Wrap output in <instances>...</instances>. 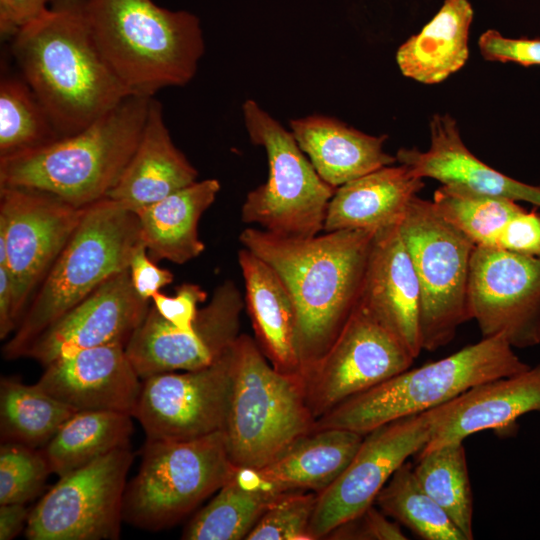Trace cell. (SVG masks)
I'll return each mask as SVG.
<instances>
[{
    "label": "cell",
    "instance_id": "obj_41",
    "mask_svg": "<svg viewBox=\"0 0 540 540\" xmlns=\"http://www.w3.org/2000/svg\"><path fill=\"white\" fill-rule=\"evenodd\" d=\"M478 46L482 56L489 61L540 65V39L506 38L490 29L480 36Z\"/></svg>",
    "mask_w": 540,
    "mask_h": 540
},
{
    "label": "cell",
    "instance_id": "obj_12",
    "mask_svg": "<svg viewBox=\"0 0 540 540\" xmlns=\"http://www.w3.org/2000/svg\"><path fill=\"white\" fill-rule=\"evenodd\" d=\"M415 358L359 300L324 356L304 375L307 405L322 415L410 368Z\"/></svg>",
    "mask_w": 540,
    "mask_h": 540
},
{
    "label": "cell",
    "instance_id": "obj_36",
    "mask_svg": "<svg viewBox=\"0 0 540 540\" xmlns=\"http://www.w3.org/2000/svg\"><path fill=\"white\" fill-rule=\"evenodd\" d=\"M432 202L439 214L476 246L493 248L508 221L524 210L512 199L451 185L439 187Z\"/></svg>",
    "mask_w": 540,
    "mask_h": 540
},
{
    "label": "cell",
    "instance_id": "obj_1",
    "mask_svg": "<svg viewBox=\"0 0 540 540\" xmlns=\"http://www.w3.org/2000/svg\"><path fill=\"white\" fill-rule=\"evenodd\" d=\"M375 231L345 229L306 238L245 228L239 241L280 277L292 299L304 375L330 348L361 292Z\"/></svg>",
    "mask_w": 540,
    "mask_h": 540
},
{
    "label": "cell",
    "instance_id": "obj_24",
    "mask_svg": "<svg viewBox=\"0 0 540 540\" xmlns=\"http://www.w3.org/2000/svg\"><path fill=\"white\" fill-rule=\"evenodd\" d=\"M245 286V304L255 341L279 372L302 379L296 346V317L292 299L277 273L246 248L238 251Z\"/></svg>",
    "mask_w": 540,
    "mask_h": 540
},
{
    "label": "cell",
    "instance_id": "obj_39",
    "mask_svg": "<svg viewBox=\"0 0 540 540\" xmlns=\"http://www.w3.org/2000/svg\"><path fill=\"white\" fill-rule=\"evenodd\" d=\"M374 504L333 529L326 539L342 540H406L398 522L390 520Z\"/></svg>",
    "mask_w": 540,
    "mask_h": 540
},
{
    "label": "cell",
    "instance_id": "obj_20",
    "mask_svg": "<svg viewBox=\"0 0 540 540\" xmlns=\"http://www.w3.org/2000/svg\"><path fill=\"white\" fill-rule=\"evenodd\" d=\"M399 226L375 233L359 303L389 329L416 359L422 351L420 290Z\"/></svg>",
    "mask_w": 540,
    "mask_h": 540
},
{
    "label": "cell",
    "instance_id": "obj_28",
    "mask_svg": "<svg viewBox=\"0 0 540 540\" xmlns=\"http://www.w3.org/2000/svg\"><path fill=\"white\" fill-rule=\"evenodd\" d=\"M364 436L341 428L317 429L257 471L276 493H320L345 470Z\"/></svg>",
    "mask_w": 540,
    "mask_h": 540
},
{
    "label": "cell",
    "instance_id": "obj_42",
    "mask_svg": "<svg viewBox=\"0 0 540 540\" xmlns=\"http://www.w3.org/2000/svg\"><path fill=\"white\" fill-rule=\"evenodd\" d=\"M496 248L514 253L540 257V213L524 209L503 228Z\"/></svg>",
    "mask_w": 540,
    "mask_h": 540
},
{
    "label": "cell",
    "instance_id": "obj_35",
    "mask_svg": "<svg viewBox=\"0 0 540 540\" xmlns=\"http://www.w3.org/2000/svg\"><path fill=\"white\" fill-rule=\"evenodd\" d=\"M59 137L47 111L20 76L0 81V158L47 145Z\"/></svg>",
    "mask_w": 540,
    "mask_h": 540
},
{
    "label": "cell",
    "instance_id": "obj_9",
    "mask_svg": "<svg viewBox=\"0 0 540 540\" xmlns=\"http://www.w3.org/2000/svg\"><path fill=\"white\" fill-rule=\"evenodd\" d=\"M242 111L249 138L265 149L269 166L267 181L246 196L242 221L284 237L318 235L336 188L319 176L291 131L254 100Z\"/></svg>",
    "mask_w": 540,
    "mask_h": 540
},
{
    "label": "cell",
    "instance_id": "obj_26",
    "mask_svg": "<svg viewBox=\"0 0 540 540\" xmlns=\"http://www.w3.org/2000/svg\"><path fill=\"white\" fill-rule=\"evenodd\" d=\"M291 133L319 176L334 188L397 162L384 151L387 136H372L328 116L290 121Z\"/></svg>",
    "mask_w": 540,
    "mask_h": 540
},
{
    "label": "cell",
    "instance_id": "obj_27",
    "mask_svg": "<svg viewBox=\"0 0 540 540\" xmlns=\"http://www.w3.org/2000/svg\"><path fill=\"white\" fill-rule=\"evenodd\" d=\"M220 187L216 179L195 181L135 211L141 241L152 261L164 259L184 264L204 251L198 224L202 214L215 201Z\"/></svg>",
    "mask_w": 540,
    "mask_h": 540
},
{
    "label": "cell",
    "instance_id": "obj_44",
    "mask_svg": "<svg viewBox=\"0 0 540 540\" xmlns=\"http://www.w3.org/2000/svg\"><path fill=\"white\" fill-rule=\"evenodd\" d=\"M54 0H0V32L12 37L22 26L42 14Z\"/></svg>",
    "mask_w": 540,
    "mask_h": 540
},
{
    "label": "cell",
    "instance_id": "obj_7",
    "mask_svg": "<svg viewBox=\"0 0 540 540\" xmlns=\"http://www.w3.org/2000/svg\"><path fill=\"white\" fill-rule=\"evenodd\" d=\"M303 380L277 371L255 339L233 348L232 386L224 429L236 467L262 468L315 429Z\"/></svg>",
    "mask_w": 540,
    "mask_h": 540
},
{
    "label": "cell",
    "instance_id": "obj_38",
    "mask_svg": "<svg viewBox=\"0 0 540 540\" xmlns=\"http://www.w3.org/2000/svg\"><path fill=\"white\" fill-rule=\"evenodd\" d=\"M317 494L312 491L281 494L269 505L246 540H313L309 525Z\"/></svg>",
    "mask_w": 540,
    "mask_h": 540
},
{
    "label": "cell",
    "instance_id": "obj_4",
    "mask_svg": "<svg viewBox=\"0 0 540 540\" xmlns=\"http://www.w3.org/2000/svg\"><path fill=\"white\" fill-rule=\"evenodd\" d=\"M95 42L130 95L154 97L188 84L205 51L200 21L152 0H88Z\"/></svg>",
    "mask_w": 540,
    "mask_h": 540
},
{
    "label": "cell",
    "instance_id": "obj_32",
    "mask_svg": "<svg viewBox=\"0 0 540 540\" xmlns=\"http://www.w3.org/2000/svg\"><path fill=\"white\" fill-rule=\"evenodd\" d=\"M76 411L60 402L36 383L3 377L0 383V427L2 442L42 448Z\"/></svg>",
    "mask_w": 540,
    "mask_h": 540
},
{
    "label": "cell",
    "instance_id": "obj_43",
    "mask_svg": "<svg viewBox=\"0 0 540 540\" xmlns=\"http://www.w3.org/2000/svg\"><path fill=\"white\" fill-rule=\"evenodd\" d=\"M128 269L135 291L146 301H151L154 294L169 285L174 279L172 272L158 267L156 262L149 258L146 246L142 241L136 246Z\"/></svg>",
    "mask_w": 540,
    "mask_h": 540
},
{
    "label": "cell",
    "instance_id": "obj_18",
    "mask_svg": "<svg viewBox=\"0 0 540 540\" xmlns=\"http://www.w3.org/2000/svg\"><path fill=\"white\" fill-rule=\"evenodd\" d=\"M149 303L137 294L129 269H125L46 328L24 357L45 367L58 357L79 350L108 344L126 346L145 318Z\"/></svg>",
    "mask_w": 540,
    "mask_h": 540
},
{
    "label": "cell",
    "instance_id": "obj_16",
    "mask_svg": "<svg viewBox=\"0 0 540 540\" xmlns=\"http://www.w3.org/2000/svg\"><path fill=\"white\" fill-rule=\"evenodd\" d=\"M233 348L234 345L205 368L164 372L142 379L134 417L141 423L147 440H192L224 431L232 386Z\"/></svg>",
    "mask_w": 540,
    "mask_h": 540
},
{
    "label": "cell",
    "instance_id": "obj_34",
    "mask_svg": "<svg viewBox=\"0 0 540 540\" xmlns=\"http://www.w3.org/2000/svg\"><path fill=\"white\" fill-rule=\"evenodd\" d=\"M374 504L422 539L466 540L447 513L419 484L413 466L407 461L393 473Z\"/></svg>",
    "mask_w": 540,
    "mask_h": 540
},
{
    "label": "cell",
    "instance_id": "obj_10",
    "mask_svg": "<svg viewBox=\"0 0 540 540\" xmlns=\"http://www.w3.org/2000/svg\"><path fill=\"white\" fill-rule=\"evenodd\" d=\"M399 227L419 284L422 350L432 352L450 343L470 320L468 278L476 245L432 201L418 196Z\"/></svg>",
    "mask_w": 540,
    "mask_h": 540
},
{
    "label": "cell",
    "instance_id": "obj_33",
    "mask_svg": "<svg viewBox=\"0 0 540 540\" xmlns=\"http://www.w3.org/2000/svg\"><path fill=\"white\" fill-rule=\"evenodd\" d=\"M413 468L422 488L447 513L466 540H472L473 495L463 442L420 451Z\"/></svg>",
    "mask_w": 540,
    "mask_h": 540
},
{
    "label": "cell",
    "instance_id": "obj_22",
    "mask_svg": "<svg viewBox=\"0 0 540 540\" xmlns=\"http://www.w3.org/2000/svg\"><path fill=\"white\" fill-rule=\"evenodd\" d=\"M430 137L426 151L399 149L395 156L397 162L422 179L432 178L442 185L540 206V186L508 177L478 159L464 144L456 121L450 115L433 116Z\"/></svg>",
    "mask_w": 540,
    "mask_h": 540
},
{
    "label": "cell",
    "instance_id": "obj_30",
    "mask_svg": "<svg viewBox=\"0 0 540 540\" xmlns=\"http://www.w3.org/2000/svg\"><path fill=\"white\" fill-rule=\"evenodd\" d=\"M280 495L264 482L256 469L236 467L211 501L187 523L182 539H246L269 505Z\"/></svg>",
    "mask_w": 540,
    "mask_h": 540
},
{
    "label": "cell",
    "instance_id": "obj_45",
    "mask_svg": "<svg viewBox=\"0 0 540 540\" xmlns=\"http://www.w3.org/2000/svg\"><path fill=\"white\" fill-rule=\"evenodd\" d=\"M17 326L13 283L8 267L0 265V338H6Z\"/></svg>",
    "mask_w": 540,
    "mask_h": 540
},
{
    "label": "cell",
    "instance_id": "obj_21",
    "mask_svg": "<svg viewBox=\"0 0 540 540\" xmlns=\"http://www.w3.org/2000/svg\"><path fill=\"white\" fill-rule=\"evenodd\" d=\"M433 412L431 437L421 451L463 442L485 430L511 428L521 416L540 412V363L476 385Z\"/></svg>",
    "mask_w": 540,
    "mask_h": 540
},
{
    "label": "cell",
    "instance_id": "obj_29",
    "mask_svg": "<svg viewBox=\"0 0 540 540\" xmlns=\"http://www.w3.org/2000/svg\"><path fill=\"white\" fill-rule=\"evenodd\" d=\"M472 19L468 0H445L432 20L399 47L396 61L402 74L436 84L462 68L469 55Z\"/></svg>",
    "mask_w": 540,
    "mask_h": 540
},
{
    "label": "cell",
    "instance_id": "obj_46",
    "mask_svg": "<svg viewBox=\"0 0 540 540\" xmlns=\"http://www.w3.org/2000/svg\"><path fill=\"white\" fill-rule=\"evenodd\" d=\"M30 511L25 504H0V539L11 540L26 527Z\"/></svg>",
    "mask_w": 540,
    "mask_h": 540
},
{
    "label": "cell",
    "instance_id": "obj_31",
    "mask_svg": "<svg viewBox=\"0 0 540 540\" xmlns=\"http://www.w3.org/2000/svg\"><path fill=\"white\" fill-rule=\"evenodd\" d=\"M132 415L115 411L73 414L41 449L59 477L129 445Z\"/></svg>",
    "mask_w": 540,
    "mask_h": 540
},
{
    "label": "cell",
    "instance_id": "obj_25",
    "mask_svg": "<svg viewBox=\"0 0 540 540\" xmlns=\"http://www.w3.org/2000/svg\"><path fill=\"white\" fill-rule=\"evenodd\" d=\"M423 179L405 165H389L336 188L327 207L323 231H379L401 224Z\"/></svg>",
    "mask_w": 540,
    "mask_h": 540
},
{
    "label": "cell",
    "instance_id": "obj_19",
    "mask_svg": "<svg viewBox=\"0 0 540 540\" xmlns=\"http://www.w3.org/2000/svg\"><path fill=\"white\" fill-rule=\"evenodd\" d=\"M125 345L108 344L58 357L36 383L79 411H115L134 417L141 384Z\"/></svg>",
    "mask_w": 540,
    "mask_h": 540
},
{
    "label": "cell",
    "instance_id": "obj_8",
    "mask_svg": "<svg viewBox=\"0 0 540 540\" xmlns=\"http://www.w3.org/2000/svg\"><path fill=\"white\" fill-rule=\"evenodd\" d=\"M224 431L183 441L146 440L127 484L123 521L149 531L175 525L217 492L235 470Z\"/></svg>",
    "mask_w": 540,
    "mask_h": 540
},
{
    "label": "cell",
    "instance_id": "obj_3",
    "mask_svg": "<svg viewBox=\"0 0 540 540\" xmlns=\"http://www.w3.org/2000/svg\"><path fill=\"white\" fill-rule=\"evenodd\" d=\"M151 99L129 95L73 135L0 158V187L40 190L76 208L107 198L139 143Z\"/></svg>",
    "mask_w": 540,
    "mask_h": 540
},
{
    "label": "cell",
    "instance_id": "obj_6",
    "mask_svg": "<svg viewBox=\"0 0 540 540\" xmlns=\"http://www.w3.org/2000/svg\"><path fill=\"white\" fill-rule=\"evenodd\" d=\"M502 335L482 338L459 351L408 368L337 405L315 422V429L341 428L360 434L436 408L481 383L529 367Z\"/></svg>",
    "mask_w": 540,
    "mask_h": 540
},
{
    "label": "cell",
    "instance_id": "obj_37",
    "mask_svg": "<svg viewBox=\"0 0 540 540\" xmlns=\"http://www.w3.org/2000/svg\"><path fill=\"white\" fill-rule=\"evenodd\" d=\"M52 473L41 448L2 442L0 447V504H26L43 489Z\"/></svg>",
    "mask_w": 540,
    "mask_h": 540
},
{
    "label": "cell",
    "instance_id": "obj_15",
    "mask_svg": "<svg viewBox=\"0 0 540 540\" xmlns=\"http://www.w3.org/2000/svg\"><path fill=\"white\" fill-rule=\"evenodd\" d=\"M467 297L482 338L502 335L513 348L540 344V257L475 246Z\"/></svg>",
    "mask_w": 540,
    "mask_h": 540
},
{
    "label": "cell",
    "instance_id": "obj_5",
    "mask_svg": "<svg viewBox=\"0 0 540 540\" xmlns=\"http://www.w3.org/2000/svg\"><path fill=\"white\" fill-rule=\"evenodd\" d=\"M141 242L137 215L109 198L84 208L66 245L25 310L3 357H24L35 339L111 276L128 269Z\"/></svg>",
    "mask_w": 540,
    "mask_h": 540
},
{
    "label": "cell",
    "instance_id": "obj_14",
    "mask_svg": "<svg viewBox=\"0 0 540 540\" xmlns=\"http://www.w3.org/2000/svg\"><path fill=\"white\" fill-rule=\"evenodd\" d=\"M244 301L231 280L219 285L209 303L199 308L194 329L180 330L153 305L125 346L141 379L174 371L205 368L222 357L239 337Z\"/></svg>",
    "mask_w": 540,
    "mask_h": 540
},
{
    "label": "cell",
    "instance_id": "obj_11",
    "mask_svg": "<svg viewBox=\"0 0 540 540\" xmlns=\"http://www.w3.org/2000/svg\"><path fill=\"white\" fill-rule=\"evenodd\" d=\"M133 462L130 446L115 449L59 477L30 511V540L117 539L123 521L126 477Z\"/></svg>",
    "mask_w": 540,
    "mask_h": 540
},
{
    "label": "cell",
    "instance_id": "obj_17",
    "mask_svg": "<svg viewBox=\"0 0 540 540\" xmlns=\"http://www.w3.org/2000/svg\"><path fill=\"white\" fill-rule=\"evenodd\" d=\"M84 208L36 189L0 187V241L6 245L18 324L30 296L79 224Z\"/></svg>",
    "mask_w": 540,
    "mask_h": 540
},
{
    "label": "cell",
    "instance_id": "obj_23",
    "mask_svg": "<svg viewBox=\"0 0 540 540\" xmlns=\"http://www.w3.org/2000/svg\"><path fill=\"white\" fill-rule=\"evenodd\" d=\"M198 171L175 146L152 97L139 143L107 198L137 211L197 181Z\"/></svg>",
    "mask_w": 540,
    "mask_h": 540
},
{
    "label": "cell",
    "instance_id": "obj_40",
    "mask_svg": "<svg viewBox=\"0 0 540 540\" xmlns=\"http://www.w3.org/2000/svg\"><path fill=\"white\" fill-rule=\"evenodd\" d=\"M206 299L207 293L199 285L183 283L176 287L174 296L170 297L159 291L151 301L162 317L180 330L189 332L194 329L198 304Z\"/></svg>",
    "mask_w": 540,
    "mask_h": 540
},
{
    "label": "cell",
    "instance_id": "obj_2",
    "mask_svg": "<svg viewBox=\"0 0 540 540\" xmlns=\"http://www.w3.org/2000/svg\"><path fill=\"white\" fill-rule=\"evenodd\" d=\"M88 0H54L11 38L20 75L59 137L73 135L129 96L93 37Z\"/></svg>",
    "mask_w": 540,
    "mask_h": 540
},
{
    "label": "cell",
    "instance_id": "obj_13",
    "mask_svg": "<svg viewBox=\"0 0 540 540\" xmlns=\"http://www.w3.org/2000/svg\"><path fill=\"white\" fill-rule=\"evenodd\" d=\"M434 426L433 409L403 417L365 434L340 476L317 494L309 532L313 540L373 505L393 473L428 443Z\"/></svg>",
    "mask_w": 540,
    "mask_h": 540
}]
</instances>
